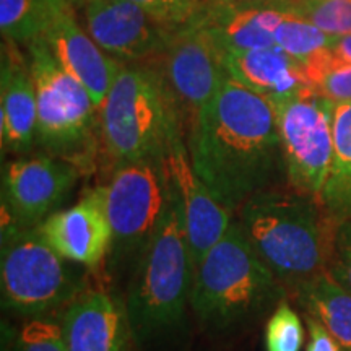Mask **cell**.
I'll list each match as a JSON object with an SVG mask.
<instances>
[{
  "label": "cell",
  "mask_w": 351,
  "mask_h": 351,
  "mask_svg": "<svg viewBox=\"0 0 351 351\" xmlns=\"http://www.w3.org/2000/svg\"><path fill=\"white\" fill-rule=\"evenodd\" d=\"M187 148L192 168L231 213L287 181L274 103L231 77L195 117Z\"/></svg>",
  "instance_id": "6da1fadb"
},
{
  "label": "cell",
  "mask_w": 351,
  "mask_h": 351,
  "mask_svg": "<svg viewBox=\"0 0 351 351\" xmlns=\"http://www.w3.org/2000/svg\"><path fill=\"white\" fill-rule=\"evenodd\" d=\"M194 276V257L171 182L160 226L127 282L124 302L135 351H186Z\"/></svg>",
  "instance_id": "7a4b0ae2"
},
{
  "label": "cell",
  "mask_w": 351,
  "mask_h": 351,
  "mask_svg": "<svg viewBox=\"0 0 351 351\" xmlns=\"http://www.w3.org/2000/svg\"><path fill=\"white\" fill-rule=\"evenodd\" d=\"M289 293L257 256L238 221L197 263L191 311L213 337L239 333L271 314Z\"/></svg>",
  "instance_id": "3957f363"
},
{
  "label": "cell",
  "mask_w": 351,
  "mask_h": 351,
  "mask_svg": "<svg viewBox=\"0 0 351 351\" xmlns=\"http://www.w3.org/2000/svg\"><path fill=\"white\" fill-rule=\"evenodd\" d=\"M249 243L289 296L298 287L327 271L335 226L320 202L293 189H265L236 212Z\"/></svg>",
  "instance_id": "277c9868"
},
{
  "label": "cell",
  "mask_w": 351,
  "mask_h": 351,
  "mask_svg": "<svg viewBox=\"0 0 351 351\" xmlns=\"http://www.w3.org/2000/svg\"><path fill=\"white\" fill-rule=\"evenodd\" d=\"M99 163L116 166L166 158L178 135H186L173 96L153 64H122L98 109Z\"/></svg>",
  "instance_id": "5b68a950"
},
{
  "label": "cell",
  "mask_w": 351,
  "mask_h": 351,
  "mask_svg": "<svg viewBox=\"0 0 351 351\" xmlns=\"http://www.w3.org/2000/svg\"><path fill=\"white\" fill-rule=\"evenodd\" d=\"M26 47L36 88V145L91 174L99 165L98 106L90 91L57 62L43 38Z\"/></svg>",
  "instance_id": "8992f818"
},
{
  "label": "cell",
  "mask_w": 351,
  "mask_h": 351,
  "mask_svg": "<svg viewBox=\"0 0 351 351\" xmlns=\"http://www.w3.org/2000/svg\"><path fill=\"white\" fill-rule=\"evenodd\" d=\"M2 306L25 319L62 313L86 288V267L67 261L38 228H2Z\"/></svg>",
  "instance_id": "52a82bcc"
},
{
  "label": "cell",
  "mask_w": 351,
  "mask_h": 351,
  "mask_svg": "<svg viewBox=\"0 0 351 351\" xmlns=\"http://www.w3.org/2000/svg\"><path fill=\"white\" fill-rule=\"evenodd\" d=\"M104 207L112 231L106 265L109 275L132 271L160 226L171 194L166 158H148L109 171Z\"/></svg>",
  "instance_id": "ba28073f"
},
{
  "label": "cell",
  "mask_w": 351,
  "mask_h": 351,
  "mask_svg": "<svg viewBox=\"0 0 351 351\" xmlns=\"http://www.w3.org/2000/svg\"><path fill=\"white\" fill-rule=\"evenodd\" d=\"M274 106L288 187L319 200L332 165L333 103L306 88Z\"/></svg>",
  "instance_id": "9c48e42d"
},
{
  "label": "cell",
  "mask_w": 351,
  "mask_h": 351,
  "mask_svg": "<svg viewBox=\"0 0 351 351\" xmlns=\"http://www.w3.org/2000/svg\"><path fill=\"white\" fill-rule=\"evenodd\" d=\"M82 171L49 153L21 155L2 168V228L41 226L59 210Z\"/></svg>",
  "instance_id": "30bf717a"
},
{
  "label": "cell",
  "mask_w": 351,
  "mask_h": 351,
  "mask_svg": "<svg viewBox=\"0 0 351 351\" xmlns=\"http://www.w3.org/2000/svg\"><path fill=\"white\" fill-rule=\"evenodd\" d=\"M152 64L160 70L187 135L199 112L230 77L225 54L212 36L192 21L174 33L163 56Z\"/></svg>",
  "instance_id": "8fae6325"
},
{
  "label": "cell",
  "mask_w": 351,
  "mask_h": 351,
  "mask_svg": "<svg viewBox=\"0 0 351 351\" xmlns=\"http://www.w3.org/2000/svg\"><path fill=\"white\" fill-rule=\"evenodd\" d=\"M90 36L122 64L156 62L179 28L130 0H72Z\"/></svg>",
  "instance_id": "7c38bea8"
},
{
  "label": "cell",
  "mask_w": 351,
  "mask_h": 351,
  "mask_svg": "<svg viewBox=\"0 0 351 351\" xmlns=\"http://www.w3.org/2000/svg\"><path fill=\"white\" fill-rule=\"evenodd\" d=\"M43 34L57 62L90 91L96 106L106 98L122 62L90 36L72 0H41Z\"/></svg>",
  "instance_id": "4fadbf2b"
},
{
  "label": "cell",
  "mask_w": 351,
  "mask_h": 351,
  "mask_svg": "<svg viewBox=\"0 0 351 351\" xmlns=\"http://www.w3.org/2000/svg\"><path fill=\"white\" fill-rule=\"evenodd\" d=\"M166 165L181 205L189 245L197 267L231 226L232 213L219 204L192 168L186 135H178L173 140L166 155Z\"/></svg>",
  "instance_id": "5bb4252c"
},
{
  "label": "cell",
  "mask_w": 351,
  "mask_h": 351,
  "mask_svg": "<svg viewBox=\"0 0 351 351\" xmlns=\"http://www.w3.org/2000/svg\"><path fill=\"white\" fill-rule=\"evenodd\" d=\"M39 231L67 261L98 271L106 263L112 243L103 186L88 191L72 207L57 210L39 226Z\"/></svg>",
  "instance_id": "9a60e30c"
},
{
  "label": "cell",
  "mask_w": 351,
  "mask_h": 351,
  "mask_svg": "<svg viewBox=\"0 0 351 351\" xmlns=\"http://www.w3.org/2000/svg\"><path fill=\"white\" fill-rule=\"evenodd\" d=\"M67 351H135L124 298L86 287L60 313Z\"/></svg>",
  "instance_id": "2e32d148"
},
{
  "label": "cell",
  "mask_w": 351,
  "mask_h": 351,
  "mask_svg": "<svg viewBox=\"0 0 351 351\" xmlns=\"http://www.w3.org/2000/svg\"><path fill=\"white\" fill-rule=\"evenodd\" d=\"M285 12L265 0H205L194 23L207 32L223 54L275 46Z\"/></svg>",
  "instance_id": "e0dca14e"
},
{
  "label": "cell",
  "mask_w": 351,
  "mask_h": 351,
  "mask_svg": "<svg viewBox=\"0 0 351 351\" xmlns=\"http://www.w3.org/2000/svg\"><path fill=\"white\" fill-rule=\"evenodd\" d=\"M38 104L28 56L3 39L0 70V134L3 153L28 155L36 145Z\"/></svg>",
  "instance_id": "ac0fdd59"
},
{
  "label": "cell",
  "mask_w": 351,
  "mask_h": 351,
  "mask_svg": "<svg viewBox=\"0 0 351 351\" xmlns=\"http://www.w3.org/2000/svg\"><path fill=\"white\" fill-rule=\"evenodd\" d=\"M225 67L232 80L271 103L313 88L300 60L276 46L225 54Z\"/></svg>",
  "instance_id": "d6986e66"
},
{
  "label": "cell",
  "mask_w": 351,
  "mask_h": 351,
  "mask_svg": "<svg viewBox=\"0 0 351 351\" xmlns=\"http://www.w3.org/2000/svg\"><path fill=\"white\" fill-rule=\"evenodd\" d=\"M333 155L319 202L333 226L351 218V101L333 103Z\"/></svg>",
  "instance_id": "ffe728a7"
},
{
  "label": "cell",
  "mask_w": 351,
  "mask_h": 351,
  "mask_svg": "<svg viewBox=\"0 0 351 351\" xmlns=\"http://www.w3.org/2000/svg\"><path fill=\"white\" fill-rule=\"evenodd\" d=\"M302 313L313 315L351 351V293L328 271L314 276L291 293Z\"/></svg>",
  "instance_id": "44dd1931"
},
{
  "label": "cell",
  "mask_w": 351,
  "mask_h": 351,
  "mask_svg": "<svg viewBox=\"0 0 351 351\" xmlns=\"http://www.w3.org/2000/svg\"><path fill=\"white\" fill-rule=\"evenodd\" d=\"M309 85L332 103L351 101V60L335 54L330 47L302 62Z\"/></svg>",
  "instance_id": "7402d4cb"
},
{
  "label": "cell",
  "mask_w": 351,
  "mask_h": 351,
  "mask_svg": "<svg viewBox=\"0 0 351 351\" xmlns=\"http://www.w3.org/2000/svg\"><path fill=\"white\" fill-rule=\"evenodd\" d=\"M271 5L333 38L351 34V0H278Z\"/></svg>",
  "instance_id": "603a6c76"
},
{
  "label": "cell",
  "mask_w": 351,
  "mask_h": 351,
  "mask_svg": "<svg viewBox=\"0 0 351 351\" xmlns=\"http://www.w3.org/2000/svg\"><path fill=\"white\" fill-rule=\"evenodd\" d=\"M2 351H67L60 317L26 319L20 328L3 326Z\"/></svg>",
  "instance_id": "cb8c5ba5"
},
{
  "label": "cell",
  "mask_w": 351,
  "mask_h": 351,
  "mask_svg": "<svg viewBox=\"0 0 351 351\" xmlns=\"http://www.w3.org/2000/svg\"><path fill=\"white\" fill-rule=\"evenodd\" d=\"M275 46L302 64L311 56L328 49L333 36L298 16L285 13L275 29Z\"/></svg>",
  "instance_id": "d4e9b609"
},
{
  "label": "cell",
  "mask_w": 351,
  "mask_h": 351,
  "mask_svg": "<svg viewBox=\"0 0 351 351\" xmlns=\"http://www.w3.org/2000/svg\"><path fill=\"white\" fill-rule=\"evenodd\" d=\"M0 29L3 39L19 46H28L41 38V0H0Z\"/></svg>",
  "instance_id": "484cf974"
},
{
  "label": "cell",
  "mask_w": 351,
  "mask_h": 351,
  "mask_svg": "<svg viewBox=\"0 0 351 351\" xmlns=\"http://www.w3.org/2000/svg\"><path fill=\"white\" fill-rule=\"evenodd\" d=\"M306 333L300 314L289 306L288 300L271 311L263 330L265 351H301Z\"/></svg>",
  "instance_id": "4316f807"
},
{
  "label": "cell",
  "mask_w": 351,
  "mask_h": 351,
  "mask_svg": "<svg viewBox=\"0 0 351 351\" xmlns=\"http://www.w3.org/2000/svg\"><path fill=\"white\" fill-rule=\"evenodd\" d=\"M145 8L152 16L171 28L192 23L204 7L205 0H130Z\"/></svg>",
  "instance_id": "83f0119b"
},
{
  "label": "cell",
  "mask_w": 351,
  "mask_h": 351,
  "mask_svg": "<svg viewBox=\"0 0 351 351\" xmlns=\"http://www.w3.org/2000/svg\"><path fill=\"white\" fill-rule=\"evenodd\" d=\"M327 271L351 293V218L335 226Z\"/></svg>",
  "instance_id": "f1b7e54d"
},
{
  "label": "cell",
  "mask_w": 351,
  "mask_h": 351,
  "mask_svg": "<svg viewBox=\"0 0 351 351\" xmlns=\"http://www.w3.org/2000/svg\"><path fill=\"white\" fill-rule=\"evenodd\" d=\"M304 320L307 332H309L306 351H345L343 346L340 345V341L317 319L309 314H304Z\"/></svg>",
  "instance_id": "f546056e"
},
{
  "label": "cell",
  "mask_w": 351,
  "mask_h": 351,
  "mask_svg": "<svg viewBox=\"0 0 351 351\" xmlns=\"http://www.w3.org/2000/svg\"><path fill=\"white\" fill-rule=\"evenodd\" d=\"M330 49L343 57L346 60H351V34H343V36H337L332 39Z\"/></svg>",
  "instance_id": "4dcf8cb0"
},
{
  "label": "cell",
  "mask_w": 351,
  "mask_h": 351,
  "mask_svg": "<svg viewBox=\"0 0 351 351\" xmlns=\"http://www.w3.org/2000/svg\"><path fill=\"white\" fill-rule=\"evenodd\" d=\"M265 2H270L271 3V2H278V0H265Z\"/></svg>",
  "instance_id": "1f68e13d"
}]
</instances>
